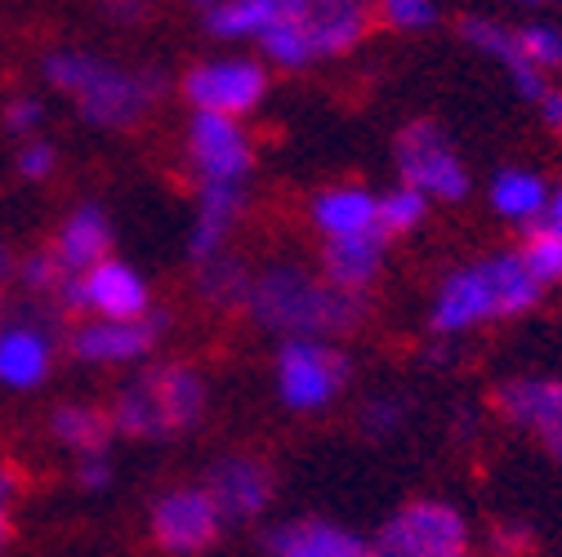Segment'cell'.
I'll return each instance as SVG.
<instances>
[{
	"instance_id": "19",
	"label": "cell",
	"mask_w": 562,
	"mask_h": 557,
	"mask_svg": "<svg viewBox=\"0 0 562 557\" xmlns=\"http://www.w3.org/2000/svg\"><path fill=\"white\" fill-rule=\"evenodd\" d=\"M464 36L482 49V54H491L496 58L505 72H509V81L518 86V94L522 99H531V103H544V94H549V86H544V77L536 72V67L527 62V54H522V45H518V32L514 27H501V23H482V19H469L464 23Z\"/></svg>"
},
{
	"instance_id": "14",
	"label": "cell",
	"mask_w": 562,
	"mask_h": 557,
	"mask_svg": "<svg viewBox=\"0 0 562 557\" xmlns=\"http://www.w3.org/2000/svg\"><path fill=\"white\" fill-rule=\"evenodd\" d=\"M272 557H371V544L335 522H291L268 535Z\"/></svg>"
},
{
	"instance_id": "2",
	"label": "cell",
	"mask_w": 562,
	"mask_h": 557,
	"mask_svg": "<svg viewBox=\"0 0 562 557\" xmlns=\"http://www.w3.org/2000/svg\"><path fill=\"white\" fill-rule=\"evenodd\" d=\"M246 308L263 326L286 330L291 339H326V334L358 326L367 312V299L335 291L330 282H317V276H308L300 268H272L250 286Z\"/></svg>"
},
{
	"instance_id": "41",
	"label": "cell",
	"mask_w": 562,
	"mask_h": 557,
	"mask_svg": "<svg viewBox=\"0 0 562 557\" xmlns=\"http://www.w3.org/2000/svg\"><path fill=\"white\" fill-rule=\"evenodd\" d=\"M5 268H10V254H5V250H0V276H5Z\"/></svg>"
},
{
	"instance_id": "8",
	"label": "cell",
	"mask_w": 562,
	"mask_h": 557,
	"mask_svg": "<svg viewBox=\"0 0 562 557\" xmlns=\"http://www.w3.org/2000/svg\"><path fill=\"white\" fill-rule=\"evenodd\" d=\"M220 522L224 518H220L215 500H210L205 491H196V486H183V491H170V496L157 500L153 539L175 557H196V553H205L210 544H215Z\"/></svg>"
},
{
	"instance_id": "4",
	"label": "cell",
	"mask_w": 562,
	"mask_h": 557,
	"mask_svg": "<svg viewBox=\"0 0 562 557\" xmlns=\"http://www.w3.org/2000/svg\"><path fill=\"white\" fill-rule=\"evenodd\" d=\"M397 174H402V187L419 196H438V201L469 196V170L451 148V138L442 134V125L434 121H415L397 134Z\"/></svg>"
},
{
	"instance_id": "29",
	"label": "cell",
	"mask_w": 562,
	"mask_h": 557,
	"mask_svg": "<svg viewBox=\"0 0 562 557\" xmlns=\"http://www.w3.org/2000/svg\"><path fill=\"white\" fill-rule=\"evenodd\" d=\"M522 263H527V272L536 276L540 286L562 282V232L540 219V224L531 228V241H527V250H522Z\"/></svg>"
},
{
	"instance_id": "10",
	"label": "cell",
	"mask_w": 562,
	"mask_h": 557,
	"mask_svg": "<svg viewBox=\"0 0 562 557\" xmlns=\"http://www.w3.org/2000/svg\"><path fill=\"white\" fill-rule=\"evenodd\" d=\"M491 317H501V304H496V286H491L486 259L451 272L442 282V291H438V304H434V330L438 334H460V330H473Z\"/></svg>"
},
{
	"instance_id": "24",
	"label": "cell",
	"mask_w": 562,
	"mask_h": 557,
	"mask_svg": "<svg viewBox=\"0 0 562 557\" xmlns=\"http://www.w3.org/2000/svg\"><path fill=\"white\" fill-rule=\"evenodd\" d=\"M112 433H116V429H112V414H103L99 406L72 401V406H58V410H54V437H58L63 446L81 451L86 459H90V455H103Z\"/></svg>"
},
{
	"instance_id": "3",
	"label": "cell",
	"mask_w": 562,
	"mask_h": 557,
	"mask_svg": "<svg viewBox=\"0 0 562 557\" xmlns=\"http://www.w3.org/2000/svg\"><path fill=\"white\" fill-rule=\"evenodd\" d=\"M469 531L464 518L438 500L397 509L371 539V557H464Z\"/></svg>"
},
{
	"instance_id": "1",
	"label": "cell",
	"mask_w": 562,
	"mask_h": 557,
	"mask_svg": "<svg viewBox=\"0 0 562 557\" xmlns=\"http://www.w3.org/2000/svg\"><path fill=\"white\" fill-rule=\"evenodd\" d=\"M45 81L54 90L72 94L77 112L99 129H130L153 107V99H161V90H166L161 72H125V67H112L108 58L77 54V49L49 54Z\"/></svg>"
},
{
	"instance_id": "5",
	"label": "cell",
	"mask_w": 562,
	"mask_h": 557,
	"mask_svg": "<svg viewBox=\"0 0 562 557\" xmlns=\"http://www.w3.org/2000/svg\"><path fill=\"white\" fill-rule=\"evenodd\" d=\"M348 371L353 362L326 339H286L277 348V397L291 410H322L339 397Z\"/></svg>"
},
{
	"instance_id": "6",
	"label": "cell",
	"mask_w": 562,
	"mask_h": 557,
	"mask_svg": "<svg viewBox=\"0 0 562 557\" xmlns=\"http://www.w3.org/2000/svg\"><path fill=\"white\" fill-rule=\"evenodd\" d=\"M268 90V72L259 62L246 58H220V62H201L183 77V94L192 99L196 112L210 116H228L237 121L241 112H250Z\"/></svg>"
},
{
	"instance_id": "28",
	"label": "cell",
	"mask_w": 562,
	"mask_h": 557,
	"mask_svg": "<svg viewBox=\"0 0 562 557\" xmlns=\"http://www.w3.org/2000/svg\"><path fill=\"white\" fill-rule=\"evenodd\" d=\"M201 295L215 308H241L250 304V282L237 259H210L201 263Z\"/></svg>"
},
{
	"instance_id": "9",
	"label": "cell",
	"mask_w": 562,
	"mask_h": 557,
	"mask_svg": "<svg viewBox=\"0 0 562 557\" xmlns=\"http://www.w3.org/2000/svg\"><path fill=\"white\" fill-rule=\"evenodd\" d=\"M188 148H192V166L201 170L205 183H233V187H241V179L250 174V138L228 116L196 112L192 116V134H188Z\"/></svg>"
},
{
	"instance_id": "18",
	"label": "cell",
	"mask_w": 562,
	"mask_h": 557,
	"mask_svg": "<svg viewBox=\"0 0 562 557\" xmlns=\"http://www.w3.org/2000/svg\"><path fill=\"white\" fill-rule=\"evenodd\" d=\"M108 246H112V228H108V215L99 211V205H77L72 219L63 224L58 232V263L72 272V276H86L90 268H99L108 259Z\"/></svg>"
},
{
	"instance_id": "23",
	"label": "cell",
	"mask_w": 562,
	"mask_h": 557,
	"mask_svg": "<svg viewBox=\"0 0 562 557\" xmlns=\"http://www.w3.org/2000/svg\"><path fill=\"white\" fill-rule=\"evenodd\" d=\"M148 384L157 393V406L166 414V429L170 433H183L192 429L201 414H205V379L188 366H161V371H148Z\"/></svg>"
},
{
	"instance_id": "32",
	"label": "cell",
	"mask_w": 562,
	"mask_h": 557,
	"mask_svg": "<svg viewBox=\"0 0 562 557\" xmlns=\"http://www.w3.org/2000/svg\"><path fill=\"white\" fill-rule=\"evenodd\" d=\"M23 282H27V291H36V295H63V286L72 282V272L58 263L54 250H41V254H32V259L23 263Z\"/></svg>"
},
{
	"instance_id": "39",
	"label": "cell",
	"mask_w": 562,
	"mask_h": 557,
	"mask_svg": "<svg viewBox=\"0 0 562 557\" xmlns=\"http://www.w3.org/2000/svg\"><path fill=\"white\" fill-rule=\"evenodd\" d=\"M540 112H544V121H549V125H558V129H562V94H553V90H549V94H544V103H540Z\"/></svg>"
},
{
	"instance_id": "31",
	"label": "cell",
	"mask_w": 562,
	"mask_h": 557,
	"mask_svg": "<svg viewBox=\"0 0 562 557\" xmlns=\"http://www.w3.org/2000/svg\"><path fill=\"white\" fill-rule=\"evenodd\" d=\"M518 45L527 54V62L536 72H549V67H562V32L549 27V23H531V27H518Z\"/></svg>"
},
{
	"instance_id": "37",
	"label": "cell",
	"mask_w": 562,
	"mask_h": 557,
	"mask_svg": "<svg viewBox=\"0 0 562 557\" xmlns=\"http://www.w3.org/2000/svg\"><path fill=\"white\" fill-rule=\"evenodd\" d=\"M77 481L86 486V491H103V486L112 481V468H108V459H103V455H90V459H81V468H77Z\"/></svg>"
},
{
	"instance_id": "30",
	"label": "cell",
	"mask_w": 562,
	"mask_h": 557,
	"mask_svg": "<svg viewBox=\"0 0 562 557\" xmlns=\"http://www.w3.org/2000/svg\"><path fill=\"white\" fill-rule=\"evenodd\" d=\"M429 211V196H419L411 187H397L380 201V232H411L419 228V219H425Z\"/></svg>"
},
{
	"instance_id": "21",
	"label": "cell",
	"mask_w": 562,
	"mask_h": 557,
	"mask_svg": "<svg viewBox=\"0 0 562 557\" xmlns=\"http://www.w3.org/2000/svg\"><path fill=\"white\" fill-rule=\"evenodd\" d=\"M49 375V339L41 326H10L0 330V384L5 388H36Z\"/></svg>"
},
{
	"instance_id": "13",
	"label": "cell",
	"mask_w": 562,
	"mask_h": 557,
	"mask_svg": "<svg viewBox=\"0 0 562 557\" xmlns=\"http://www.w3.org/2000/svg\"><path fill=\"white\" fill-rule=\"evenodd\" d=\"M166 330V317L148 312L138 321H90L72 334V353L81 362H134L157 348Z\"/></svg>"
},
{
	"instance_id": "38",
	"label": "cell",
	"mask_w": 562,
	"mask_h": 557,
	"mask_svg": "<svg viewBox=\"0 0 562 557\" xmlns=\"http://www.w3.org/2000/svg\"><path fill=\"white\" fill-rule=\"evenodd\" d=\"M10 491H14V477H10V473H0V548H5V539H10V518H5Z\"/></svg>"
},
{
	"instance_id": "33",
	"label": "cell",
	"mask_w": 562,
	"mask_h": 557,
	"mask_svg": "<svg viewBox=\"0 0 562 557\" xmlns=\"http://www.w3.org/2000/svg\"><path fill=\"white\" fill-rule=\"evenodd\" d=\"M380 14L397 32H419V27H434L438 23V5H429V0H389Z\"/></svg>"
},
{
	"instance_id": "40",
	"label": "cell",
	"mask_w": 562,
	"mask_h": 557,
	"mask_svg": "<svg viewBox=\"0 0 562 557\" xmlns=\"http://www.w3.org/2000/svg\"><path fill=\"white\" fill-rule=\"evenodd\" d=\"M544 224H549V228H558V232H562V187H558V192H553V196H549V211H544Z\"/></svg>"
},
{
	"instance_id": "35",
	"label": "cell",
	"mask_w": 562,
	"mask_h": 557,
	"mask_svg": "<svg viewBox=\"0 0 562 557\" xmlns=\"http://www.w3.org/2000/svg\"><path fill=\"white\" fill-rule=\"evenodd\" d=\"M41 103L36 99H14L10 107H5V125L14 129V134H27V129H36L41 125Z\"/></svg>"
},
{
	"instance_id": "27",
	"label": "cell",
	"mask_w": 562,
	"mask_h": 557,
	"mask_svg": "<svg viewBox=\"0 0 562 557\" xmlns=\"http://www.w3.org/2000/svg\"><path fill=\"white\" fill-rule=\"evenodd\" d=\"M304 5H308V0H295V5H291V14L281 19L277 27H268V32L259 36L263 54H268L277 67H286V72H300V67L317 62V58H313V49H308V36H304V27H300V14H304Z\"/></svg>"
},
{
	"instance_id": "17",
	"label": "cell",
	"mask_w": 562,
	"mask_h": 557,
	"mask_svg": "<svg viewBox=\"0 0 562 557\" xmlns=\"http://www.w3.org/2000/svg\"><path fill=\"white\" fill-rule=\"evenodd\" d=\"M313 224L339 241V237H367L380 232V196L362 187H330L313 196Z\"/></svg>"
},
{
	"instance_id": "25",
	"label": "cell",
	"mask_w": 562,
	"mask_h": 557,
	"mask_svg": "<svg viewBox=\"0 0 562 557\" xmlns=\"http://www.w3.org/2000/svg\"><path fill=\"white\" fill-rule=\"evenodd\" d=\"M491 205H496L505 219L531 224V219H544L549 192H544V183H540L536 174H527V170H501L496 183H491Z\"/></svg>"
},
{
	"instance_id": "11",
	"label": "cell",
	"mask_w": 562,
	"mask_h": 557,
	"mask_svg": "<svg viewBox=\"0 0 562 557\" xmlns=\"http://www.w3.org/2000/svg\"><path fill=\"white\" fill-rule=\"evenodd\" d=\"M205 496L215 500L220 518L224 522H250L268 509V496H272V477L259 459H246V455H233V459H220L210 468V481H205Z\"/></svg>"
},
{
	"instance_id": "12",
	"label": "cell",
	"mask_w": 562,
	"mask_h": 557,
	"mask_svg": "<svg viewBox=\"0 0 562 557\" xmlns=\"http://www.w3.org/2000/svg\"><path fill=\"white\" fill-rule=\"evenodd\" d=\"M496 406L514 424L540 433L553 459H562V379H509Z\"/></svg>"
},
{
	"instance_id": "36",
	"label": "cell",
	"mask_w": 562,
	"mask_h": 557,
	"mask_svg": "<svg viewBox=\"0 0 562 557\" xmlns=\"http://www.w3.org/2000/svg\"><path fill=\"white\" fill-rule=\"evenodd\" d=\"M397 420H402V401H371L367 406V429L371 433H389V429H397Z\"/></svg>"
},
{
	"instance_id": "15",
	"label": "cell",
	"mask_w": 562,
	"mask_h": 557,
	"mask_svg": "<svg viewBox=\"0 0 562 557\" xmlns=\"http://www.w3.org/2000/svg\"><path fill=\"white\" fill-rule=\"evenodd\" d=\"M300 27L308 36L313 58H330V54H348L362 32H367V5H348V0H326V5H304Z\"/></svg>"
},
{
	"instance_id": "20",
	"label": "cell",
	"mask_w": 562,
	"mask_h": 557,
	"mask_svg": "<svg viewBox=\"0 0 562 557\" xmlns=\"http://www.w3.org/2000/svg\"><path fill=\"white\" fill-rule=\"evenodd\" d=\"M295 0H220V5H201V23L210 36L241 41V36H263L291 14Z\"/></svg>"
},
{
	"instance_id": "26",
	"label": "cell",
	"mask_w": 562,
	"mask_h": 557,
	"mask_svg": "<svg viewBox=\"0 0 562 557\" xmlns=\"http://www.w3.org/2000/svg\"><path fill=\"white\" fill-rule=\"evenodd\" d=\"M486 268H491V286H496V304H501V317H518V312H527V308H536V299H540V282L527 272V263H522V254H491L486 259Z\"/></svg>"
},
{
	"instance_id": "34",
	"label": "cell",
	"mask_w": 562,
	"mask_h": 557,
	"mask_svg": "<svg viewBox=\"0 0 562 557\" xmlns=\"http://www.w3.org/2000/svg\"><path fill=\"white\" fill-rule=\"evenodd\" d=\"M49 170H54V148L49 144H27L19 152V174L23 179H45Z\"/></svg>"
},
{
	"instance_id": "22",
	"label": "cell",
	"mask_w": 562,
	"mask_h": 557,
	"mask_svg": "<svg viewBox=\"0 0 562 557\" xmlns=\"http://www.w3.org/2000/svg\"><path fill=\"white\" fill-rule=\"evenodd\" d=\"M237 215H241V187H233V183H205L201 187V211H196V228H192V259L196 263L220 259V246L228 241Z\"/></svg>"
},
{
	"instance_id": "16",
	"label": "cell",
	"mask_w": 562,
	"mask_h": 557,
	"mask_svg": "<svg viewBox=\"0 0 562 557\" xmlns=\"http://www.w3.org/2000/svg\"><path fill=\"white\" fill-rule=\"evenodd\" d=\"M326 282L335 291H348V295H362L380 268H384V232H367V237H339V241H326Z\"/></svg>"
},
{
	"instance_id": "7",
	"label": "cell",
	"mask_w": 562,
	"mask_h": 557,
	"mask_svg": "<svg viewBox=\"0 0 562 557\" xmlns=\"http://www.w3.org/2000/svg\"><path fill=\"white\" fill-rule=\"evenodd\" d=\"M63 299H67V308L103 312V321H138V317H148V286H144V276H138L134 268H125V263H116V259H103L86 276H72V282L63 286Z\"/></svg>"
}]
</instances>
